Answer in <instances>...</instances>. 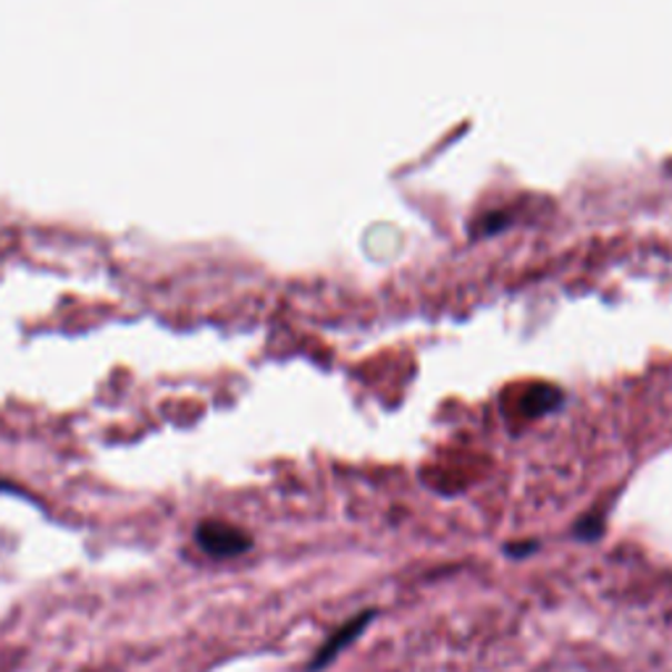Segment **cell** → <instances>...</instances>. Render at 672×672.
I'll use <instances>...</instances> for the list:
<instances>
[{
    "label": "cell",
    "instance_id": "cell-1",
    "mask_svg": "<svg viewBox=\"0 0 672 672\" xmlns=\"http://www.w3.org/2000/svg\"><path fill=\"white\" fill-rule=\"evenodd\" d=\"M195 542L202 552L218 560L239 557L253 546V538L243 528L221 521H202L195 531Z\"/></svg>",
    "mask_w": 672,
    "mask_h": 672
},
{
    "label": "cell",
    "instance_id": "cell-2",
    "mask_svg": "<svg viewBox=\"0 0 672 672\" xmlns=\"http://www.w3.org/2000/svg\"><path fill=\"white\" fill-rule=\"evenodd\" d=\"M370 620H374V612H363V615H357V617L349 620L347 625H342L339 633H334L332 639H328L326 644L318 649L316 660L310 662V670H320V668H324V664L332 662L334 656L342 652V649H345L347 644H353L357 635H360L365 631V625H368Z\"/></svg>",
    "mask_w": 672,
    "mask_h": 672
}]
</instances>
